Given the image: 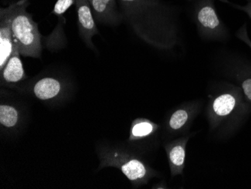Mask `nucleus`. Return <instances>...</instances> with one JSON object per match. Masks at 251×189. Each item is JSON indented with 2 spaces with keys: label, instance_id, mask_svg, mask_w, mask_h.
Wrapping results in <instances>:
<instances>
[{
  "label": "nucleus",
  "instance_id": "obj_1",
  "mask_svg": "<svg viewBox=\"0 0 251 189\" xmlns=\"http://www.w3.org/2000/svg\"><path fill=\"white\" fill-rule=\"evenodd\" d=\"M123 18L142 40L159 49L178 43V23L173 8L162 0H119Z\"/></svg>",
  "mask_w": 251,
  "mask_h": 189
},
{
  "label": "nucleus",
  "instance_id": "obj_2",
  "mask_svg": "<svg viewBox=\"0 0 251 189\" xmlns=\"http://www.w3.org/2000/svg\"><path fill=\"white\" fill-rule=\"evenodd\" d=\"M248 111L249 104L240 87L219 86L208 95L205 115L210 132L218 137L229 135L239 126Z\"/></svg>",
  "mask_w": 251,
  "mask_h": 189
},
{
  "label": "nucleus",
  "instance_id": "obj_3",
  "mask_svg": "<svg viewBox=\"0 0 251 189\" xmlns=\"http://www.w3.org/2000/svg\"><path fill=\"white\" fill-rule=\"evenodd\" d=\"M98 156V170L105 167L118 169L135 189L145 186L151 179L159 175L136 152L126 149L124 146H101Z\"/></svg>",
  "mask_w": 251,
  "mask_h": 189
},
{
  "label": "nucleus",
  "instance_id": "obj_4",
  "mask_svg": "<svg viewBox=\"0 0 251 189\" xmlns=\"http://www.w3.org/2000/svg\"><path fill=\"white\" fill-rule=\"evenodd\" d=\"M27 1L22 0L11 4V28L15 46L25 57L40 58L42 56V35L37 23L26 12Z\"/></svg>",
  "mask_w": 251,
  "mask_h": 189
},
{
  "label": "nucleus",
  "instance_id": "obj_5",
  "mask_svg": "<svg viewBox=\"0 0 251 189\" xmlns=\"http://www.w3.org/2000/svg\"><path fill=\"white\" fill-rule=\"evenodd\" d=\"M202 107V101L193 100L176 107L166 117L164 122L165 134L170 138L179 137L189 134Z\"/></svg>",
  "mask_w": 251,
  "mask_h": 189
},
{
  "label": "nucleus",
  "instance_id": "obj_6",
  "mask_svg": "<svg viewBox=\"0 0 251 189\" xmlns=\"http://www.w3.org/2000/svg\"><path fill=\"white\" fill-rule=\"evenodd\" d=\"M194 20L203 39L223 40L228 34L211 0L201 1L195 9Z\"/></svg>",
  "mask_w": 251,
  "mask_h": 189
},
{
  "label": "nucleus",
  "instance_id": "obj_7",
  "mask_svg": "<svg viewBox=\"0 0 251 189\" xmlns=\"http://www.w3.org/2000/svg\"><path fill=\"white\" fill-rule=\"evenodd\" d=\"M29 87L34 97L39 101L50 103L64 97L70 85L62 78L46 75L32 80Z\"/></svg>",
  "mask_w": 251,
  "mask_h": 189
},
{
  "label": "nucleus",
  "instance_id": "obj_8",
  "mask_svg": "<svg viewBox=\"0 0 251 189\" xmlns=\"http://www.w3.org/2000/svg\"><path fill=\"white\" fill-rule=\"evenodd\" d=\"M195 135V132L189 133L187 135L179 136L164 144V149L172 177L184 174L187 143L190 138Z\"/></svg>",
  "mask_w": 251,
  "mask_h": 189
},
{
  "label": "nucleus",
  "instance_id": "obj_9",
  "mask_svg": "<svg viewBox=\"0 0 251 189\" xmlns=\"http://www.w3.org/2000/svg\"><path fill=\"white\" fill-rule=\"evenodd\" d=\"M79 34L89 49L94 50L92 38L98 34L95 18L89 0H75Z\"/></svg>",
  "mask_w": 251,
  "mask_h": 189
},
{
  "label": "nucleus",
  "instance_id": "obj_10",
  "mask_svg": "<svg viewBox=\"0 0 251 189\" xmlns=\"http://www.w3.org/2000/svg\"><path fill=\"white\" fill-rule=\"evenodd\" d=\"M12 5L0 10V71L16 49L11 28Z\"/></svg>",
  "mask_w": 251,
  "mask_h": 189
},
{
  "label": "nucleus",
  "instance_id": "obj_11",
  "mask_svg": "<svg viewBox=\"0 0 251 189\" xmlns=\"http://www.w3.org/2000/svg\"><path fill=\"white\" fill-rule=\"evenodd\" d=\"M159 128V125L151 120L145 118H135L131 124L128 142L130 146L135 147L138 146L141 149L142 145L149 144L156 139Z\"/></svg>",
  "mask_w": 251,
  "mask_h": 189
},
{
  "label": "nucleus",
  "instance_id": "obj_12",
  "mask_svg": "<svg viewBox=\"0 0 251 189\" xmlns=\"http://www.w3.org/2000/svg\"><path fill=\"white\" fill-rule=\"evenodd\" d=\"M96 21L104 25L116 26L123 19L118 12L116 0H89Z\"/></svg>",
  "mask_w": 251,
  "mask_h": 189
},
{
  "label": "nucleus",
  "instance_id": "obj_13",
  "mask_svg": "<svg viewBox=\"0 0 251 189\" xmlns=\"http://www.w3.org/2000/svg\"><path fill=\"white\" fill-rule=\"evenodd\" d=\"M20 56L21 54L16 48L4 68L1 70L2 84H18L20 81L26 80V73Z\"/></svg>",
  "mask_w": 251,
  "mask_h": 189
},
{
  "label": "nucleus",
  "instance_id": "obj_14",
  "mask_svg": "<svg viewBox=\"0 0 251 189\" xmlns=\"http://www.w3.org/2000/svg\"><path fill=\"white\" fill-rule=\"evenodd\" d=\"M23 121V113L16 105L2 103L0 105V125L8 132L16 131Z\"/></svg>",
  "mask_w": 251,
  "mask_h": 189
},
{
  "label": "nucleus",
  "instance_id": "obj_15",
  "mask_svg": "<svg viewBox=\"0 0 251 189\" xmlns=\"http://www.w3.org/2000/svg\"><path fill=\"white\" fill-rule=\"evenodd\" d=\"M239 86L248 104H251V73H245L237 77Z\"/></svg>",
  "mask_w": 251,
  "mask_h": 189
},
{
  "label": "nucleus",
  "instance_id": "obj_16",
  "mask_svg": "<svg viewBox=\"0 0 251 189\" xmlns=\"http://www.w3.org/2000/svg\"><path fill=\"white\" fill-rule=\"evenodd\" d=\"M74 3H75V0H57L53 13L56 16H61Z\"/></svg>",
  "mask_w": 251,
  "mask_h": 189
},
{
  "label": "nucleus",
  "instance_id": "obj_17",
  "mask_svg": "<svg viewBox=\"0 0 251 189\" xmlns=\"http://www.w3.org/2000/svg\"><path fill=\"white\" fill-rule=\"evenodd\" d=\"M236 36L238 39L245 42L247 46H249L250 49H251V40L250 39L249 36L248 34L246 24L242 25L241 28H239V29L237 31Z\"/></svg>",
  "mask_w": 251,
  "mask_h": 189
},
{
  "label": "nucleus",
  "instance_id": "obj_18",
  "mask_svg": "<svg viewBox=\"0 0 251 189\" xmlns=\"http://www.w3.org/2000/svg\"><path fill=\"white\" fill-rule=\"evenodd\" d=\"M225 1H226V2L230 4L231 5H233V6H235V8L242 10V11H243L244 12H245V13H246L247 15H248V16L251 18V2H248L247 5H243V6H242V5H235V4H232L231 3V2H227V0H225Z\"/></svg>",
  "mask_w": 251,
  "mask_h": 189
},
{
  "label": "nucleus",
  "instance_id": "obj_19",
  "mask_svg": "<svg viewBox=\"0 0 251 189\" xmlns=\"http://www.w3.org/2000/svg\"><path fill=\"white\" fill-rule=\"evenodd\" d=\"M152 189H168L167 184L165 183L164 181L160 182V183H157V184L154 185L152 187Z\"/></svg>",
  "mask_w": 251,
  "mask_h": 189
}]
</instances>
